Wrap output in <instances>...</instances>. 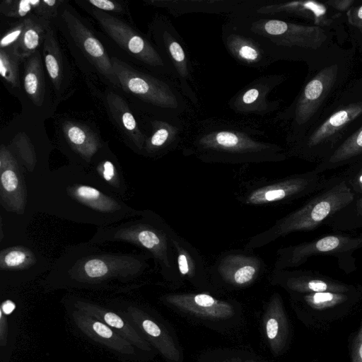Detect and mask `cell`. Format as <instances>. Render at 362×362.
Segmentation results:
<instances>
[{
  "mask_svg": "<svg viewBox=\"0 0 362 362\" xmlns=\"http://www.w3.org/2000/svg\"><path fill=\"white\" fill-rule=\"evenodd\" d=\"M265 336L274 355L281 354L288 345L290 327L281 296L274 293L263 316Z\"/></svg>",
  "mask_w": 362,
  "mask_h": 362,
  "instance_id": "obj_29",
  "label": "cell"
},
{
  "mask_svg": "<svg viewBox=\"0 0 362 362\" xmlns=\"http://www.w3.org/2000/svg\"><path fill=\"white\" fill-rule=\"evenodd\" d=\"M88 2L102 11H111L118 13H126V7L119 1L110 0H88Z\"/></svg>",
  "mask_w": 362,
  "mask_h": 362,
  "instance_id": "obj_44",
  "label": "cell"
},
{
  "mask_svg": "<svg viewBox=\"0 0 362 362\" xmlns=\"http://www.w3.org/2000/svg\"><path fill=\"white\" fill-rule=\"evenodd\" d=\"M185 124L179 116H159L151 122L141 154L159 157L176 148L186 135Z\"/></svg>",
  "mask_w": 362,
  "mask_h": 362,
  "instance_id": "obj_26",
  "label": "cell"
},
{
  "mask_svg": "<svg viewBox=\"0 0 362 362\" xmlns=\"http://www.w3.org/2000/svg\"><path fill=\"white\" fill-rule=\"evenodd\" d=\"M250 11L257 15L281 18L288 16L302 18L312 21L315 25L320 27L329 25L335 18L328 16L325 5L315 1L279 2L260 0L259 3Z\"/></svg>",
  "mask_w": 362,
  "mask_h": 362,
  "instance_id": "obj_25",
  "label": "cell"
},
{
  "mask_svg": "<svg viewBox=\"0 0 362 362\" xmlns=\"http://www.w3.org/2000/svg\"><path fill=\"white\" fill-rule=\"evenodd\" d=\"M185 156L208 163H259L286 159L283 148L264 140L265 132L246 121L208 118L187 136Z\"/></svg>",
  "mask_w": 362,
  "mask_h": 362,
  "instance_id": "obj_3",
  "label": "cell"
},
{
  "mask_svg": "<svg viewBox=\"0 0 362 362\" xmlns=\"http://www.w3.org/2000/svg\"><path fill=\"white\" fill-rule=\"evenodd\" d=\"M346 16L349 23L362 33V4L358 7L350 8L346 12Z\"/></svg>",
  "mask_w": 362,
  "mask_h": 362,
  "instance_id": "obj_45",
  "label": "cell"
},
{
  "mask_svg": "<svg viewBox=\"0 0 362 362\" xmlns=\"http://www.w3.org/2000/svg\"><path fill=\"white\" fill-rule=\"evenodd\" d=\"M261 260L255 256L233 252L222 257L217 264V272L227 284L243 287L250 285L259 274Z\"/></svg>",
  "mask_w": 362,
  "mask_h": 362,
  "instance_id": "obj_28",
  "label": "cell"
},
{
  "mask_svg": "<svg viewBox=\"0 0 362 362\" xmlns=\"http://www.w3.org/2000/svg\"><path fill=\"white\" fill-rule=\"evenodd\" d=\"M63 305H71L105 323L137 349L153 354V348L139 331L116 310L105 307L88 298L75 295L65 296Z\"/></svg>",
  "mask_w": 362,
  "mask_h": 362,
  "instance_id": "obj_20",
  "label": "cell"
},
{
  "mask_svg": "<svg viewBox=\"0 0 362 362\" xmlns=\"http://www.w3.org/2000/svg\"><path fill=\"white\" fill-rule=\"evenodd\" d=\"M43 57L48 75L56 90H59L64 80V64L54 32L49 27L43 42Z\"/></svg>",
  "mask_w": 362,
  "mask_h": 362,
  "instance_id": "obj_38",
  "label": "cell"
},
{
  "mask_svg": "<svg viewBox=\"0 0 362 362\" xmlns=\"http://www.w3.org/2000/svg\"><path fill=\"white\" fill-rule=\"evenodd\" d=\"M285 78L279 74L261 76L250 82L228 100L229 108L240 115L264 117L278 110L280 100H271L269 96Z\"/></svg>",
  "mask_w": 362,
  "mask_h": 362,
  "instance_id": "obj_17",
  "label": "cell"
},
{
  "mask_svg": "<svg viewBox=\"0 0 362 362\" xmlns=\"http://www.w3.org/2000/svg\"><path fill=\"white\" fill-rule=\"evenodd\" d=\"M90 11L105 33L124 51L158 74L173 78L158 49L148 39L115 16L95 8Z\"/></svg>",
  "mask_w": 362,
  "mask_h": 362,
  "instance_id": "obj_12",
  "label": "cell"
},
{
  "mask_svg": "<svg viewBox=\"0 0 362 362\" xmlns=\"http://www.w3.org/2000/svg\"><path fill=\"white\" fill-rule=\"evenodd\" d=\"M221 40L228 54L240 65L264 69L276 62L255 39L229 20L222 25Z\"/></svg>",
  "mask_w": 362,
  "mask_h": 362,
  "instance_id": "obj_21",
  "label": "cell"
},
{
  "mask_svg": "<svg viewBox=\"0 0 362 362\" xmlns=\"http://www.w3.org/2000/svg\"><path fill=\"white\" fill-rule=\"evenodd\" d=\"M107 190L125 200L129 188L115 156L103 148L95 156L88 170Z\"/></svg>",
  "mask_w": 362,
  "mask_h": 362,
  "instance_id": "obj_30",
  "label": "cell"
},
{
  "mask_svg": "<svg viewBox=\"0 0 362 362\" xmlns=\"http://www.w3.org/2000/svg\"><path fill=\"white\" fill-rule=\"evenodd\" d=\"M355 196L341 175L332 177L325 188L313 194L300 207L253 236L245 245V248L253 250L291 233L313 230L352 203Z\"/></svg>",
  "mask_w": 362,
  "mask_h": 362,
  "instance_id": "obj_5",
  "label": "cell"
},
{
  "mask_svg": "<svg viewBox=\"0 0 362 362\" xmlns=\"http://www.w3.org/2000/svg\"><path fill=\"white\" fill-rule=\"evenodd\" d=\"M0 206L6 214L30 221L26 172L8 146L0 147Z\"/></svg>",
  "mask_w": 362,
  "mask_h": 362,
  "instance_id": "obj_14",
  "label": "cell"
},
{
  "mask_svg": "<svg viewBox=\"0 0 362 362\" xmlns=\"http://www.w3.org/2000/svg\"><path fill=\"white\" fill-rule=\"evenodd\" d=\"M229 21L255 39L276 61L288 57L297 49H317L327 40L325 30L320 26L260 16L250 9L230 16Z\"/></svg>",
  "mask_w": 362,
  "mask_h": 362,
  "instance_id": "obj_6",
  "label": "cell"
},
{
  "mask_svg": "<svg viewBox=\"0 0 362 362\" xmlns=\"http://www.w3.org/2000/svg\"><path fill=\"white\" fill-rule=\"evenodd\" d=\"M108 303L124 317L167 361H181V352L173 338L147 309L129 300L115 299Z\"/></svg>",
  "mask_w": 362,
  "mask_h": 362,
  "instance_id": "obj_15",
  "label": "cell"
},
{
  "mask_svg": "<svg viewBox=\"0 0 362 362\" xmlns=\"http://www.w3.org/2000/svg\"><path fill=\"white\" fill-rule=\"evenodd\" d=\"M25 28L23 34L13 47L16 54L23 60L38 51L43 45L51 21L36 15L25 18Z\"/></svg>",
  "mask_w": 362,
  "mask_h": 362,
  "instance_id": "obj_36",
  "label": "cell"
},
{
  "mask_svg": "<svg viewBox=\"0 0 362 362\" xmlns=\"http://www.w3.org/2000/svg\"><path fill=\"white\" fill-rule=\"evenodd\" d=\"M337 74V64L326 66L305 86L292 113L293 122L296 125L305 124L315 114L333 87Z\"/></svg>",
  "mask_w": 362,
  "mask_h": 362,
  "instance_id": "obj_22",
  "label": "cell"
},
{
  "mask_svg": "<svg viewBox=\"0 0 362 362\" xmlns=\"http://www.w3.org/2000/svg\"><path fill=\"white\" fill-rule=\"evenodd\" d=\"M111 62L120 87L157 110L162 116L181 117L186 98L176 83L138 71L116 57Z\"/></svg>",
  "mask_w": 362,
  "mask_h": 362,
  "instance_id": "obj_7",
  "label": "cell"
},
{
  "mask_svg": "<svg viewBox=\"0 0 362 362\" xmlns=\"http://www.w3.org/2000/svg\"><path fill=\"white\" fill-rule=\"evenodd\" d=\"M244 362H257V361L252 360V359H247V360H245Z\"/></svg>",
  "mask_w": 362,
  "mask_h": 362,
  "instance_id": "obj_49",
  "label": "cell"
},
{
  "mask_svg": "<svg viewBox=\"0 0 362 362\" xmlns=\"http://www.w3.org/2000/svg\"><path fill=\"white\" fill-rule=\"evenodd\" d=\"M301 320L314 329H324L362 305V286L349 292L291 293Z\"/></svg>",
  "mask_w": 362,
  "mask_h": 362,
  "instance_id": "obj_10",
  "label": "cell"
},
{
  "mask_svg": "<svg viewBox=\"0 0 362 362\" xmlns=\"http://www.w3.org/2000/svg\"><path fill=\"white\" fill-rule=\"evenodd\" d=\"M63 134L71 152V164L88 170L103 148L98 137L86 126L71 121L64 123Z\"/></svg>",
  "mask_w": 362,
  "mask_h": 362,
  "instance_id": "obj_27",
  "label": "cell"
},
{
  "mask_svg": "<svg viewBox=\"0 0 362 362\" xmlns=\"http://www.w3.org/2000/svg\"><path fill=\"white\" fill-rule=\"evenodd\" d=\"M223 362H241V361L239 358H231L230 360H227Z\"/></svg>",
  "mask_w": 362,
  "mask_h": 362,
  "instance_id": "obj_48",
  "label": "cell"
},
{
  "mask_svg": "<svg viewBox=\"0 0 362 362\" xmlns=\"http://www.w3.org/2000/svg\"><path fill=\"white\" fill-rule=\"evenodd\" d=\"M21 60L13 47L0 49V74L13 87H20L18 66Z\"/></svg>",
  "mask_w": 362,
  "mask_h": 362,
  "instance_id": "obj_40",
  "label": "cell"
},
{
  "mask_svg": "<svg viewBox=\"0 0 362 362\" xmlns=\"http://www.w3.org/2000/svg\"><path fill=\"white\" fill-rule=\"evenodd\" d=\"M362 155V126L340 144L326 159L315 169L322 173L351 162Z\"/></svg>",
  "mask_w": 362,
  "mask_h": 362,
  "instance_id": "obj_39",
  "label": "cell"
},
{
  "mask_svg": "<svg viewBox=\"0 0 362 362\" xmlns=\"http://www.w3.org/2000/svg\"><path fill=\"white\" fill-rule=\"evenodd\" d=\"M179 274L192 281L204 279V267L197 251L173 230L170 233Z\"/></svg>",
  "mask_w": 362,
  "mask_h": 362,
  "instance_id": "obj_34",
  "label": "cell"
},
{
  "mask_svg": "<svg viewBox=\"0 0 362 362\" xmlns=\"http://www.w3.org/2000/svg\"><path fill=\"white\" fill-rule=\"evenodd\" d=\"M349 352V362H362V321L350 341Z\"/></svg>",
  "mask_w": 362,
  "mask_h": 362,
  "instance_id": "obj_43",
  "label": "cell"
},
{
  "mask_svg": "<svg viewBox=\"0 0 362 362\" xmlns=\"http://www.w3.org/2000/svg\"><path fill=\"white\" fill-rule=\"evenodd\" d=\"M354 3V0H328L323 4L329 6L339 11H349Z\"/></svg>",
  "mask_w": 362,
  "mask_h": 362,
  "instance_id": "obj_46",
  "label": "cell"
},
{
  "mask_svg": "<svg viewBox=\"0 0 362 362\" xmlns=\"http://www.w3.org/2000/svg\"><path fill=\"white\" fill-rule=\"evenodd\" d=\"M151 35L166 64L170 69L173 79L184 97L197 105L193 67L185 43L170 19L157 16L151 25Z\"/></svg>",
  "mask_w": 362,
  "mask_h": 362,
  "instance_id": "obj_9",
  "label": "cell"
},
{
  "mask_svg": "<svg viewBox=\"0 0 362 362\" xmlns=\"http://www.w3.org/2000/svg\"><path fill=\"white\" fill-rule=\"evenodd\" d=\"M58 8L55 0H4L0 5L3 15L22 19L36 15L51 21L57 16Z\"/></svg>",
  "mask_w": 362,
  "mask_h": 362,
  "instance_id": "obj_35",
  "label": "cell"
},
{
  "mask_svg": "<svg viewBox=\"0 0 362 362\" xmlns=\"http://www.w3.org/2000/svg\"><path fill=\"white\" fill-rule=\"evenodd\" d=\"M356 209L358 212V214L361 216L362 218V196H361L356 201Z\"/></svg>",
  "mask_w": 362,
  "mask_h": 362,
  "instance_id": "obj_47",
  "label": "cell"
},
{
  "mask_svg": "<svg viewBox=\"0 0 362 362\" xmlns=\"http://www.w3.org/2000/svg\"><path fill=\"white\" fill-rule=\"evenodd\" d=\"M62 19L76 45L100 75L115 86H119L111 58L90 30L69 8H64Z\"/></svg>",
  "mask_w": 362,
  "mask_h": 362,
  "instance_id": "obj_18",
  "label": "cell"
},
{
  "mask_svg": "<svg viewBox=\"0 0 362 362\" xmlns=\"http://www.w3.org/2000/svg\"><path fill=\"white\" fill-rule=\"evenodd\" d=\"M362 247V233L358 236L333 234L278 250L274 269L298 267L318 255L332 256L346 273L356 270L354 253Z\"/></svg>",
  "mask_w": 362,
  "mask_h": 362,
  "instance_id": "obj_8",
  "label": "cell"
},
{
  "mask_svg": "<svg viewBox=\"0 0 362 362\" xmlns=\"http://www.w3.org/2000/svg\"><path fill=\"white\" fill-rule=\"evenodd\" d=\"M172 230L156 213L144 209L137 216L110 226L97 228L88 243L98 245L109 243L132 244L148 254L163 276L169 279L178 272L170 238Z\"/></svg>",
  "mask_w": 362,
  "mask_h": 362,
  "instance_id": "obj_4",
  "label": "cell"
},
{
  "mask_svg": "<svg viewBox=\"0 0 362 362\" xmlns=\"http://www.w3.org/2000/svg\"><path fill=\"white\" fill-rule=\"evenodd\" d=\"M25 63L23 87L33 103L41 106L45 93V78L39 50L27 57Z\"/></svg>",
  "mask_w": 362,
  "mask_h": 362,
  "instance_id": "obj_37",
  "label": "cell"
},
{
  "mask_svg": "<svg viewBox=\"0 0 362 362\" xmlns=\"http://www.w3.org/2000/svg\"><path fill=\"white\" fill-rule=\"evenodd\" d=\"M0 291V358L1 362H9L17 335L16 313H19L22 302L13 289Z\"/></svg>",
  "mask_w": 362,
  "mask_h": 362,
  "instance_id": "obj_31",
  "label": "cell"
},
{
  "mask_svg": "<svg viewBox=\"0 0 362 362\" xmlns=\"http://www.w3.org/2000/svg\"><path fill=\"white\" fill-rule=\"evenodd\" d=\"M31 211L97 228L135 217L141 210L105 187L86 169L73 164L27 179Z\"/></svg>",
  "mask_w": 362,
  "mask_h": 362,
  "instance_id": "obj_1",
  "label": "cell"
},
{
  "mask_svg": "<svg viewBox=\"0 0 362 362\" xmlns=\"http://www.w3.org/2000/svg\"><path fill=\"white\" fill-rule=\"evenodd\" d=\"M162 300L180 311L206 320H224L235 314L230 303L208 293H170L163 296Z\"/></svg>",
  "mask_w": 362,
  "mask_h": 362,
  "instance_id": "obj_23",
  "label": "cell"
},
{
  "mask_svg": "<svg viewBox=\"0 0 362 362\" xmlns=\"http://www.w3.org/2000/svg\"><path fill=\"white\" fill-rule=\"evenodd\" d=\"M106 101L110 115L118 127L130 141L134 151L141 154L146 136L139 127L127 103L120 95L113 92L106 94Z\"/></svg>",
  "mask_w": 362,
  "mask_h": 362,
  "instance_id": "obj_32",
  "label": "cell"
},
{
  "mask_svg": "<svg viewBox=\"0 0 362 362\" xmlns=\"http://www.w3.org/2000/svg\"><path fill=\"white\" fill-rule=\"evenodd\" d=\"M146 253L112 252L82 243L66 247L42 281L45 291H107L135 288L149 269Z\"/></svg>",
  "mask_w": 362,
  "mask_h": 362,
  "instance_id": "obj_2",
  "label": "cell"
},
{
  "mask_svg": "<svg viewBox=\"0 0 362 362\" xmlns=\"http://www.w3.org/2000/svg\"><path fill=\"white\" fill-rule=\"evenodd\" d=\"M52 264L33 246L18 244L0 250V290L14 289L28 284L44 273Z\"/></svg>",
  "mask_w": 362,
  "mask_h": 362,
  "instance_id": "obj_13",
  "label": "cell"
},
{
  "mask_svg": "<svg viewBox=\"0 0 362 362\" xmlns=\"http://www.w3.org/2000/svg\"><path fill=\"white\" fill-rule=\"evenodd\" d=\"M259 1L260 0H148L146 3L166 9L175 17L193 13L225 14L230 17L253 8Z\"/></svg>",
  "mask_w": 362,
  "mask_h": 362,
  "instance_id": "obj_24",
  "label": "cell"
},
{
  "mask_svg": "<svg viewBox=\"0 0 362 362\" xmlns=\"http://www.w3.org/2000/svg\"><path fill=\"white\" fill-rule=\"evenodd\" d=\"M330 179L315 170L294 174L255 186L247 189L239 199L249 206L287 203L315 194L325 188Z\"/></svg>",
  "mask_w": 362,
  "mask_h": 362,
  "instance_id": "obj_11",
  "label": "cell"
},
{
  "mask_svg": "<svg viewBox=\"0 0 362 362\" xmlns=\"http://www.w3.org/2000/svg\"><path fill=\"white\" fill-rule=\"evenodd\" d=\"M64 306L76 329L90 340L124 360L137 361L148 358V354L137 349L105 323L71 305L64 304Z\"/></svg>",
  "mask_w": 362,
  "mask_h": 362,
  "instance_id": "obj_16",
  "label": "cell"
},
{
  "mask_svg": "<svg viewBox=\"0 0 362 362\" xmlns=\"http://www.w3.org/2000/svg\"><path fill=\"white\" fill-rule=\"evenodd\" d=\"M355 194H362V165L341 175Z\"/></svg>",
  "mask_w": 362,
  "mask_h": 362,
  "instance_id": "obj_42",
  "label": "cell"
},
{
  "mask_svg": "<svg viewBox=\"0 0 362 362\" xmlns=\"http://www.w3.org/2000/svg\"><path fill=\"white\" fill-rule=\"evenodd\" d=\"M272 281L290 293L306 294L319 292H349L361 285L350 284L318 272L302 269L274 270Z\"/></svg>",
  "mask_w": 362,
  "mask_h": 362,
  "instance_id": "obj_19",
  "label": "cell"
},
{
  "mask_svg": "<svg viewBox=\"0 0 362 362\" xmlns=\"http://www.w3.org/2000/svg\"><path fill=\"white\" fill-rule=\"evenodd\" d=\"M25 23V18H23L1 37V49L13 47L17 44L24 30Z\"/></svg>",
  "mask_w": 362,
  "mask_h": 362,
  "instance_id": "obj_41",
  "label": "cell"
},
{
  "mask_svg": "<svg viewBox=\"0 0 362 362\" xmlns=\"http://www.w3.org/2000/svg\"><path fill=\"white\" fill-rule=\"evenodd\" d=\"M361 114L362 102L351 103L337 110L310 135L306 148H315Z\"/></svg>",
  "mask_w": 362,
  "mask_h": 362,
  "instance_id": "obj_33",
  "label": "cell"
}]
</instances>
